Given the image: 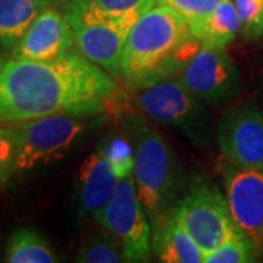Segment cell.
I'll use <instances>...</instances> for the list:
<instances>
[{"label": "cell", "instance_id": "14", "mask_svg": "<svg viewBox=\"0 0 263 263\" xmlns=\"http://www.w3.org/2000/svg\"><path fill=\"white\" fill-rule=\"evenodd\" d=\"M151 222V252L160 262L203 263L205 253L170 212Z\"/></svg>", "mask_w": 263, "mask_h": 263}, {"label": "cell", "instance_id": "21", "mask_svg": "<svg viewBox=\"0 0 263 263\" xmlns=\"http://www.w3.org/2000/svg\"><path fill=\"white\" fill-rule=\"evenodd\" d=\"M63 3L82 5L116 16L139 18L145 10L157 5V0H63Z\"/></svg>", "mask_w": 263, "mask_h": 263}, {"label": "cell", "instance_id": "8", "mask_svg": "<svg viewBox=\"0 0 263 263\" xmlns=\"http://www.w3.org/2000/svg\"><path fill=\"white\" fill-rule=\"evenodd\" d=\"M148 218L130 176L119 180L100 226L122 245L127 262H146L152 253Z\"/></svg>", "mask_w": 263, "mask_h": 263}, {"label": "cell", "instance_id": "10", "mask_svg": "<svg viewBox=\"0 0 263 263\" xmlns=\"http://www.w3.org/2000/svg\"><path fill=\"white\" fill-rule=\"evenodd\" d=\"M226 197L237 228L263 247V168L221 165Z\"/></svg>", "mask_w": 263, "mask_h": 263}, {"label": "cell", "instance_id": "3", "mask_svg": "<svg viewBox=\"0 0 263 263\" xmlns=\"http://www.w3.org/2000/svg\"><path fill=\"white\" fill-rule=\"evenodd\" d=\"M130 126L135 146L133 180L139 200L149 219L168 214L177 202L181 173L170 145L160 132L141 119Z\"/></svg>", "mask_w": 263, "mask_h": 263}, {"label": "cell", "instance_id": "19", "mask_svg": "<svg viewBox=\"0 0 263 263\" xmlns=\"http://www.w3.org/2000/svg\"><path fill=\"white\" fill-rule=\"evenodd\" d=\"M76 262L81 263H122L127 262L122 245L110 233L104 230L101 234L91 235L81 246L76 254Z\"/></svg>", "mask_w": 263, "mask_h": 263}, {"label": "cell", "instance_id": "15", "mask_svg": "<svg viewBox=\"0 0 263 263\" xmlns=\"http://www.w3.org/2000/svg\"><path fill=\"white\" fill-rule=\"evenodd\" d=\"M56 0H0V47L10 51L43 10Z\"/></svg>", "mask_w": 263, "mask_h": 263}, {"label": "cell", "instance_id": "6", "mask_svg": "<svg viewBox=\"0 0 263 263\" xmlns=\"http://www.w3.org/2000/svg\"><path fill=\"white\" fill-rule=\"evenodd\" d=\"M135 104L154 122L180 130L193 141H206V110L179 78L168 76L138 88Z\"/></svg>", "mask_w": 263, "mask_h": 263}, {"label": "cell", "instance_id": "4", "mask_svg": "<svg viewBox=\"0 0 263 263\" xmlns=\"http://www.w3.org/2000/svg\"><path fill=\"white\" fill-rule=\"evenodd\" d=\"M65 15L79 51L113 78H119L124 46L138 18L116 16L75 3H65Z\"/></svg>", "mask_w": 263, "mask_h": 263}, {"label": "cell", "instance_id": "13", "mask_svg": "<svg viewBox=\"0 0 263 263\" xmlns=\"http://www.w3.org/2000/svg\"><path fill=\"white\" fill-rule=\"evenodd\" d=\"M117 183V176L100 151L88 155L78 173V202L81 212L100 224Z\"/></svg>", "mask_w": 263, "mask_h": 263}, {"label": "cell", "instance_id": "23", "mask_svg": "<svg viewBox=\"0 0 263 263\" xmlns=\"http://www.w3.org/2000/svg\"><path fill=\"white\" fill-rule=\"evenodd\" d=\"M246 40L263 38V0H233Z\"/></svg>", "mask_w": 263, "mask_h": 263}, {"label": "cell", "instance_id": "22", "mask_svg": "<svg viewBox=\"0 0 263 263\" xmlns=\"http://www.w3.org/2000/svg\"><path fill=\"white\" fill-rule=\"evenodd\" d=\"M19 129L0 126V189L6 187L10 177L18 173Z\"/></svg>", "mask_w": 263, "mask_h": 263}, {"label": "cell", "instance_id": "20", "mask_svg": "<svg viewBox=\"0 0 263 263\" xmlns=\"http://www.w3.org/2000/svg\"><path fill=\"white\" fill-rule=\"evenodd\" d=\"M100 152L111 165L117 179L133 176L135 168V146L123 135H111L100 146Z\"/></svg>", "mask_w": 263, "mask_h": 263}, {"label": "cell", "instance_id": "16", "mask_svg": "<svg viewBox=\"0 0 263 263\" xmlns=\"http://www.w3.org/2000/svg\"><path fill=\"white\" fill-rule=\"evenodd\" d=\"M193 38L202 46L226 48L238 32L241 21L233 0H222L215 9L190 27Z\"/></svg>", "mask_w": 263, "mask_h": 263}, {"label": "cell", "instance_id": "7", "mask_svg": "<svg viewBox=\"0 0 263 263\" xmlns=\"http://www.w3.org/2000/svg\"><path fill=\"white\" fill-rule=\"evenodd\" d=\"M79 117L73 114H50L19 123L18 173L63 158L86 129Z\"/></svg>", "mask_w": 263, "mask_h": 263}, {"label": "cell", "instance_id": "18", "mask_svg": "<svg viewBox=\"0 0 263 263\" xmlns=\"http://www.w3.org/2000/svg\"><path fill=\"white\" fill-rule=\"evenodd\" d=\"M259 245L240 230L215 250L205 254L203 263H250L259 256Z\"/></svg>", "mask_w": 263, "mask_h": 263}, {"label": "cell", "instance_id": "11", "mask_svg": "<svg viewBox=\"0 0 263 263\" xmlns=\"http://www.w3.org/2000/svg\"><path fill=\"white\" fill-rule=\"evenodd\" d=\"M216 141L224 160L263 168V108L240 107L222 114Z\"/></svg>", "mask_w": 263, "mask_h": 263}, {"label": "cell", "instance_id": "9", "mask_svg": "<svg viewBox=\"0 0 263 263\" xmlns=\"http://www.w3.org/2000/svg\"><path fill=\"white\" fill-rule=\"evenodd\" d=\"M179 81L200 101L226 103L238 94L241 76L226 48L199 46L183 63Z\"/></svg>", "mask_w": 263, "mask_h": 263}, {"label": "cell", "instance_id": "25", "mask_svg": "<svg viewBox=\"0 0 263 263\" xmlns=\"http://www.w3.org/2000/svg\"><path fill=\"white\" fill-rule=\"evenodd\" d=\"M2 63H3V60H2V54H0V66H2Z\"/></svg>", "mask_w": 263, "mask_h": 263}, {"label": "cell", "instance_id": "12", "mask_svg": "<svg viewBox=\"0 0 263 263\" xmlns=\"http://www.w3.org/2000/svg\"><path fill=\"white\" fill-rule=\"evenodd\" d=\"M75 44V35L65 12L53 6L43 10L31 24L16 47L12 50V59L19 60H54L69 53Z\"/></svg>", "mask_w": 263, "mask_h": 263}, {"label": "cell", "instance_id": "24", "mask_svg": "<svg viewBox=\"0 0 263 263\" xmlns=\"http://www.w3.org/2000/svg\"><path fill=\"white\" fill-rule=\"evenodd\" d=\"M221 2L222 0H157V5H164L177 12L192 27L209 15Z\"/></svg>", "mask_w": 263, "mask_h": 263}, {"label": "cell", "instance_id": "17", "mask_svg": "<svg viewBox=\"0 0 263 263\" xmlns=\"http://www.w3.org/2000/svg\"><path fill=\"white\" fill-rule=\"evenodd\" d=\"M8 263H56L59 257L47 240L37 231L21 228L10 235L5 249Z\"/></svg>", "mask_w": 263, "mask_h": 263}, {"label": "cell", "instance_id": "5", "mask_svg": "<svg viewBox=\"0 0 263 263\" xmlns=\"http://www.w3.org/2000/svg\"><path fill=\"white\" fill-rule=\"evenodd\" d=\"M170 214L206 254L238 231L226 195L219 189L199 181L179 199Z\"/></svg>", "mask_w": 263, "mask_h": 263}, {"label": "cell", "instance_id": "2", "mask_svg": "<svg viewBox=\"0 0 263 263\" xmlns=\"http://www.w3.org/2000/svg\"><path fill=\"white\" fill-rule=\"evenodd\" d=\"M196 40L186 19L164 5H154L135 21L122 57L120 76L141 88L173 76L190 54Z\"/></svg>", "mask_w": 263, "mask_h": 263}, {"label": "cell", "instance_id": "1", "mask_svg": "<svg viewBox=\"0 0 263 263\" xmlns=\"http://www.w3.org/2000/svg\"><path fill=\"white\" fill-rule=\"evenodd\" d=\"M113 76L79 51L47 62L10 59L0 66V122L50 114L95 116L117 98Z\"/></svg>", "mask_w": 263, "mask_h": 263}]
</instances>
